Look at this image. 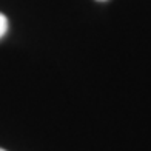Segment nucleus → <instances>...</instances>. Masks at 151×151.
I'll list each match as a JSON object with an SVG mask.
<instances>
[{
    "mask_svg": "<svg viewBox=\"0 0 151 151\" xmlns=\"http://www.w3.org/2000/svg\"><path fill=\"white\" fill-rule=\"evenodd\" d=\"M0 151H6V150H3V148H0Z\"/></svg>",
    "mask_w": 151,
    "mask_h": 151,
    "instance_id": "obj_3",
    "label": "nucleus"
},
{
    "mask_svg": "<svg viewBox=\"0 0 151 151\" xmlns=\"http://www.w3.org/2000/svg\"><path fill=\"white\" fill-rule=\"evenodd\" d=\"M97 2H106V0H97Z\"/></svg>",
    "mask_w": 151,
    "mask_h": 151,
    "instance_id": "obj_2",
    "label": "nucleus"
},
{
    "mask_svg": "<svg viewBox=\"0 0 151 151\" xmlns=\"http://www.w3.org/2000/svg\"><path fill=\"white\" fill-rule=\"evenodd\" d=\"M8 31V19L3 14H0V37H3Z\"/></svg>",
    "mask_w": 151,
    "mask_h": 151,
    "instance_id": "obj_1",
    "label": "nucleus"
}]
</instances>
